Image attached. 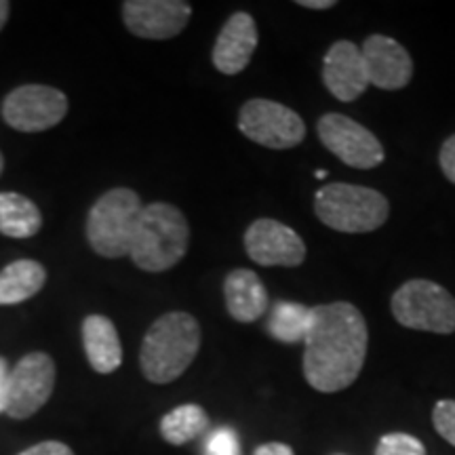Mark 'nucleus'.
Masks as SVG:
<instances>
[{"instance_id":"obj_16","label":"nucleus","mask_w":455,"mask_h":455,"mask_svg":"<svg viewBox=\"0 0 455 455\" xmlns=\"http://www.w3.org/2000/svg\"><path fill=\"white\" fill-rule=\"evenodd\" d=\"M226 308L238 323H253L268 310V291L261 278L247 268L232 270L224 281Z\"/></svg>"},{"instance_id":"obj_25","label":"nucleus","mask_w":455,"mask_h":455,"mask_svg":"<svg viewBox=\"0 0 455 455\" xmlns=\"http://www.w3.org/2000/svg\"><path fill=\"white\" fill-rule=\"evenodd\" d=\"M439 163L445 178L451 181V184H455V135H451V138L445 140V144H443Z\"/></svg>"},{"instance_id":"obj_3","label":"nucleus","mask_w":455,"mask_h":455,"mask_svg":"<svg viewBox=\"0 0 455 455\" xmlns=\"http://www.w3.org/2000/svg\"><path fill=\"white\" fill-rule=\"evenodd\" d=\"M190 226L175 204L152 203L144 207L135 228L131 259L146 272H164L188 253Z\"/></svg>"},{"instance_id":"obj_23","label":"nucleus","mask_w":455,"mask_h":455,"mask_svg":"<svg viewBox=\"0 0 455 455\" xmlns=\"http://www.w3.org/2000/svg\"><path fill=\"white\" fill-rule=\"evenodd\" d=\"M203 455H241V443L232 428H218L204 441Z\"/></svg>"},{"instance_id":"obj_9","label":"nucleus","mask_w":455,"mask_h":455,"mask_svg":"<svg viewBox=\"0 0 455 455\" xmlns=\"http://www.w3.org/2000/svg\"><path fill=\"white\" fill-rule=\"evenodd\" d=\"M318 138L331 155L355 169H375L384 163V146L367 127L344 114H325L316 127Z\"/></svg>"},{"instance_id":"obj_28","label":"nucleus","mask_w":455,"mask_h":455,"mask_svg":"<svg viewBox=\"0 0 455 455\" xmlns=\"http://www.w3.org/2000/svg\"><path fill=\"white\" fill-rule=\"evenodd\" d=\"M253 455H295L293 449L284 443H266L255 449Z\"/></svg>"},{"instance_id":"obj_29","label":"nucleus","mask_w":455,"mask_h":455,"mask_svg":"<svg viewBox=\"0 0 455 455\" xmlns=\"http://www.w3.org/2000/svg\"><path fill=\"white\" fill-rule=\"evenodd\" d=\"M299 7L304 9H315V11H325V9H333L335 0H299Z\"/></svg>"},{"instance_id":"obj_32","label":"nucleus","mask_w":455,"mask_h":455,"mask_svg":"<svg viewBox=\"0 0 455 455\" xmlns=\"http://www.w3.org/2000/svg\"><path fill=\"white\" fill-rule=\"evenodd\" d=\"M4 169V158H3V152H0V173H3Z\"/></svg>"},{"instance_id":"obj_31","label":"nucleus","mask_w":455,"mask_h":455,"mask_svg":"<svg viewBox=\"0 0 455 455\" xmlns=\"http://www.w3.org/2000/svg\"><path fill=\"white\" fill-rule=\"evenodd\" d=\"M316 178H318V180L327 178V171H321V169H318V171H316Z\"/></svg>"},{"instance_id":"obj_8","label":"nucleus","mask_w":455,"mask_h":455,"mask_svg":"<svg viewBox=\"0 0 455 455\" xmlns=\"http://www.w3.org/2000/svg\"><path fill=\"white\" fill-rule=\"evenodd\" d=\"M68 114V98L55 87L24 84L3 101V118L9 127L24 133H41L60 124Z\"/></svg>"},{"instance_id":"obj_19","label":"nucleus","mask_w":455,"mask_h":455,"mask_svg":"<svg viewBox=\"0 0 455 455\" xmlns=\"http://www.w3.org/2000/svg\"><path fill=\"white\" fill-rule=\"evenodd\" d=\"M43 213L30 198L0 192V232L11 238H32L41 232Z\"/></svg>"},{"instance_id":"obj_27","label":"nucleus","mask_w":455,"mask_h":455,"mask_svg":"<svg viewBox=\"0 0 455 455\" xmlns=\"http://www.w3.org/2000/svg\"><path fill=\"white\" fill-rule=\"evenodd\" d=\"M9 375L11 369L4 358H0V413L7 411V396H9Z\"/></svg>"},{"instance_id":"obj_20","label":"nucleus","mask_w":455,"mask_h":455,"mask_svg":"<svg viewBox=\"0 0 455 455\" xmlns=\"http://www.w3.org/2000/svg\"><path fill=\"white\" fill-rule=\"evenodd\" d=\"M312 321V308L298 301H276L270 310L268 333L283 344H299L306 341Z\"/></svg>"},{"instance_id":"obj_30","label":"nucleus","mask_w":455,"mask_h":455,"mask_svg":"<svg viewBox=\"0 0 455 455\" xmlns=\"http://www.w3.org/2000/svg\"><path fill=\"white\" fill-rule=\"evenodd\" d=\"M9 11H11V4L7 3V0H0V30H3L4 24H7Z\"/></svg>"},{"instance_id":"obj_1","label":"nucleus","mask_w":455,"mask_h":455,"mask_svg":"<svg viewBox=\"0 0 455 455\" xmlns=\"http://www.w3.org/2000/svg\"><path fill=\"white\" fill-rule=\"evenodd\" d=\"M304 378L318 392H339L356 382L365 365L369 331L363 312L348 301L312 308L304 341Z\"/></svg>"},{"instance_id":"obj_4","label":"nucleus","mask_w":455,"mask_h":455,"mask_svg":"<svg viewBox=\"0 0 455 455\" xmlns=\"http://www.w3.org/2000/svg\"><path fill=\"white\" fill-rule=\"evenodd\" d=\"M315 213L338 232L363 235L386 224L390 204L382 192L356 184H327L316 192Z\"/></svg>"},{"instance_id":"obj_13","label":"nucleus","mask_w":455,"mask_h":455,"mask_svg":"<svg viewBox=\"0 0 455 455\" xmlns=\"http://www.w3.org/2000/svg\"><path fill=\"white\" fill-rule=\"evenodd\" d=\"M369 83L384 91L405 89L413 76V60L395 38L371 34L361 44Z\"/></svg>"},{"instance_id":"obj_26","label":"nucleus","mask_w":455,"mask_h":455,"mask_svg":"<svg viewBox=\"0 0 455 455\" xmlns=\"http://www.w3.org/2000/svg\"><path fill=\"white\" fill-rule=\"evenodd\" d=\"M20 455H74V451L66 443L60 441H44L38 443V445L28 447L26 451H21Z\"/></svg>"},{"instance_id":"obj_15","label":"nucleus","mask_w":455,"mask_h":455,"mask_svg":"<svg viewBox=\"0 0 455 455\" xmlns=\"http://www.w3.org/2000/svg\"><path fill=\"white\" fill-rule=\"evenodd\" d=\"M258 49V26L244 11H238L221 28L218 41L213 44V66L221 74L235 76L249 66Z\"/></svg>"},{"instance_id":"obj_2","label":"nucleus","mask_w":455,"mask_h":455,"mask_svg":"<svg viewBox=\"0 0 455 455\" xmlns=\"http://www.w3.org/2000/svg\"><path fill=\"white\" fill-rule=\"evenodd\" d=\"M201 325L188 312H167L152 323L140 350L141 373L152 384L175 382L201 350Z\"/></svg>"},{"instance_id":"obj_7","label":"nucleus","mask_w":455,"mask_h":455,"mask_svg":"<svg viewBox=\"0 0 455 455\" xmlns=\"http://www.w3.org/2000/svg\"><path fill=\"white\" fill-rule=\"evenodd\" d=\"M244 138L270 150H289L306 138V124L291 108L272 100H249L238 114Z\"/></svg>"},{"instance_id":"obj_11","label":"nucleus","mask_w":455,"mask_h":455,"mask_svg":"<svg viewBox=\"0 0 455 455\" xmlns=\"http://www.w3.org/2000/svg\"><path fill=\"white\" fill-rule=\"evenodd\" d=\"M192 17L190 3L184 0H127L123 20L131 34L150 41H167L186 30Z\"/></svg>"},{"instance_id":"obj_18","label":"nucleus","mask_w":455,"mask_h":455,"mask_svg":"<svg viewBox=\"0 0 455 455\" xmlns=\"http://www.w3.org/2000/svg\"><path fill=\"white\" fill-rule=\"evenodd\" d=\"M47 270L34 259H17L0 272V306H15L30 299L44 287Z\"/></svg>"},{"instance_id":"obj_12","label":"nucleus","mask_w":455,"mask_h":455,"mask_svg":"<svg viewBox=\"0 0 455 455\" xmlns=\"http://www.w3.org/2000/svg\"><path fill=\"white\" fill-rule=\"evenodd\" d=\"M244 251L259 266L295 268L306 259V244L293 228L276 220H258L244 232Z\"/></svg>"},{"instance_id":"obj_22","label":"nucleus","mask_w":455,"mask_h":455,"mask_svg":"<svg viewBox=\"0 0 455 455\" xmlns=\"http://www.w3.org/2000/svg\"><path fill=\"white\" fill-rule=\"evenodd\" d=\"M375 455H426L422 441L405 432H390L379 439Z\"/></svg>"},{"instance_id":"obj_21","label":"nucleus","mask_w":455,"mask_h":455,"mask_svg":"<svg viewBox=\"0 0 455 455\" xmlns=\"http://www.w3.org/2000/svg\"><path fill=\"white\" fill-rule=\"evenodd\" d=\"M209 428V415L201 405H180L161 419V436L169 445H186Z\"/></svg>"},{"instance_id":"obj_24","label":"nucleus","mask_w":455,"mask_h":455,"mask_svg":"<svg viewBox=\"0 0 455 455\" xmlns=\"http://www.w3.org/2000/svg\"><path fill=\"white\" fill-rule=\"evenodd\" d=\"M432 424L443 439L455 447V401L445 398V401L436 403L435 411H432Z\"/></svg>"},{"instance_id":"obj_6","label":"nucleus","mask_w":455,"mask_h":455,"mask_svg":"<svg viewBox=\"0 0 455 455\" xmlns=\"http://www.w3.org/2000/svg\"><path fill=\"white\" fill-rule=\"evenodd\" d=\"M390 308L396 321L407 329L439 335L455 333V298L435 281H407L392 295Z\"/></svg>"},{"instance_id":"obj_10","label":"nucleus","mask_w":455,"mask_h":455,"mask_svg":"<svg viewBox=\"0 0 455 455\" xmlns=\"http://www.w3.org/2000/svg\"><path fill=\"white\" fill-rule=\"evenodd\" d=\"M55 388V363L44 352H30L11 369L7 413L13 419L32 418L47 405Z\"/></svg>"},{"instance_id":"obj_14","label":"nucleus","mask_w":455,"mask_h":455,"mask_svg":"<svg viewBox=\"0 0 455 455\" xmlns=\"http://www.w3.org/2000/svg\"><path fill=\"white\" fill-rule=\"evenodd\" d=\"M323 83L335 100L355 101L369 87V76L361 47L350 41H338L323 60Z\"/></svg>"},{"instance_id":"obj_17","label":"nucleus","mask_w":455,"mask_h":455,"mask_svg":"<svg viewBox=\"0 0 455 455\" xmlns=\"http://www.w3.org/2000/svg\"><path fill=\"white\" fill-rule=\"evenodd\" d=\"M83 346L91 367L98 373H112L123 363V346L116 327L108 316L89 315L83 321Z\"/></svg>"},{"instance_id":"obj_5","label":"nucleus","mask_w":455,"mask_h":455,"mask_svg":"<svg viewBox=\"0 0 455 455\" xmlns=\"http://www.w3.org/2000/svg\"><path fill=\"white\" fill-rule=\"evenodd\" d=\"M141 212L144 204L129 188H114L100 196L87 218V238L93 251L110 259L129 255Z\"/></svg>"}]
</instances>
